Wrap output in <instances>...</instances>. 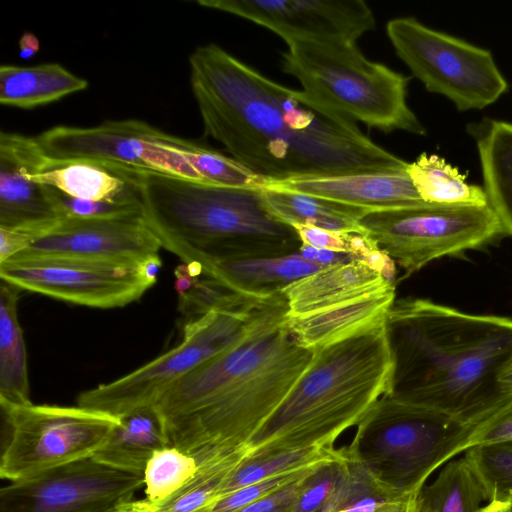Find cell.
<instances>
[{
	"mask_svg": "<svg viewBox=\"0 0 512 512\" xmlns=\"http://www.w3.org/2000/svg\"><path fill=\"white\" fill-rule=\"evenodd\" d=\"M189 68L205 135L267 184L408 169L353 120L304 90L265 77L217 44L196 47Z\"/></svg>",
	"mask_w": 512,
	"mask_h": 512,
	"instance_id": "cell-1",
	"label": "cell"
},
{
	"mask_svg": "<svg viewBox=\"0 0 512 512\" xmlns=\"http://www.w3.org/2000/svg\"><path fill=\"white\" fill-rule=\"evenodd\" d=\"M287 319L281 293L245 338L165 391L151 409L169 446L206 462L247 445L313 358Z\"/></svg>",
	"mask_w": 512,
	"mask_h": 512,
	"instance_id": "cell-2",
	"label": "cell"
},
{
	"mask_svg": "<svg viewBox=\"0 0 512 512\" xmlns=\"http://www.w3.org/2000/svg\"><path fill=\"white\" fill-rule=\"evenodd\" d=\"M385 328L391 397L474 426L512 397L499 385L512 359V319L413 298L394 302Z\"/></svg>",
	"mask_w": 512,
	"mask_h": 512,
	"instance_id": "cell-3",
	"label": "cell"
},
{
	"mask_svg": "<svg viewBox=\"0 0 512 512\" xmlns=\"http://www.w3.org/2000/svg\"><path fill=\"white\" fill-rule=\"evenodd\" d=\"M140 198L144 219L162 247L204 275L219 263L299 251L295 229L266 207L261 189L201 185L165 175L117 170Z\"/></svg>",
	"mask_w": 512,
	"mask_h": 512,
	"instance_id": "cell-4",
	"label": "cell"
},
{
	"mask_svg": "<svg viewBox=\"0 0 512 512\" xmlns=\"http://www.w3.org/2000/svg\"><path fill=\"white\" fill-rule=\"evenodd\" d=\"M392 373L385 322L314 350L306 370L248 441L250 457L334 447L389 393Z\"/></svg>",
	"mask_w": 512,
	"mask_h": 512,
	"instance_id": "cell-5",
	"label": "cell"
},
{
	"mask_svg": "<svg viewBox=\"0 0 512 512\" xmlns=\"http://www.w3.org/2000/svg\"><path fill=\"white\" fill-rule=\"evenodd\" d=\"M475 427L385 394L342 450L386 496L416 498L436 469L466 451Z\"/></svg>",
	"mask_w": 512,
	"mask_h": 512,
	"instance_id": "cell-6",
	"label": "cell"
},
{
	"mask_svg": "<svg viewBox=\"0 0 512 512\" xmlns=\"http://www.w3.org/2000/svg\"><path fill=\"white\" fill-rule=\"evenodd\" d=\"M282 69L303 90L338 113L385 133L424 135L407 103L409 78L368 60L352 42L291 43Z\"/></svg>",
	"mask_w": 512,
	"mask_h": 512,
	"instance_id": "cell-7",
	"label": "cell"
},
{
	"mask_svg": "<svg viewBox=\"0 0 512 512\" xmlns=\"http://www.w3.org/2000/svg\"><path fill=\"white\" fill-rule=\"evenodd\" d=\"M280 293L263 298L242 295L227 307L183 324L176 347L119 379L80 393L77 405L117 417L151 409L171 385L245 338Z\"/></svg>",
	"mask_w": 512,
	"mask_h": 512,
	"instance_id": "cell-8",
	"label": "cell"
},
{
	"mask_svg": "<svg viewBox=\"0 0 512 512\" xmlns=\"http://www.w3.org/2000/svg\"><path fill=\"white\" fill-rule=\"evenodd\" d=\"M58 163L87 162L109 171L148 172L203 185L194 158L203 144L129 119L93 127L58 125L35 137Z\"/></svg>",
	"mask_w": 512,
	"mask_h": 512,
	"instance_id": "cell-9",
	"label": "cell"
},
{
	"mask_svg": "<svg viewBox=\"0 0 512 512\" xmlns=\"http://www.w3.org/2000/svg\"><path fill=\"white\" fill-rule=\"evenodd\" d=\"M0 406L10 430L0 476L10 482L93 457L120 423L117 416L78 405Z\"/></svg>",
	"mask_w": 512,
	"mask_h": 512,
	"instance_id": "cell-10",
	"label": "cell"
},
{
	"mask_svg": "<svg viewBox=\"0 0 512 512\" xmlns=\"http://www.w3.org/2000/svg\"><path fill=\"white\" fill-rule=\"evenodd\" d=\"M398 57L425 88L451 100L459 111L497 101L507 82L489 50L431 29L412 17L386 25Z\"/></svg>",
	"mask_w": 512,
	"mask_h": 512,
	"instance_id": "cell-11",
	"label": "cell"
},
{
	"mask_svg": "<svg viewBox=\"0 0 512 512\" xmlns=\"http://www.w3.org/2000/svg\"><path fill=\"white\" fill-rule=\"evenodd\" d=\"M360 225L406 275L438 258L481 247L503 233L489 205L424 203L370 212Z\"/></svg>",
	"mask_w": 512,
	"mask_h": 512,
	"instance_id": "cell-12",
	"label": "cell"
},
{
	"mask_svg": "<svg viewBox=\"0 0 512 512\" xmlns=\"http://www.w3.org/2000/svg\"><path fill=\"white\" fill-rule=\"evenodd\" d=\"M143 485V474L91 457L11 481L0 490V512H117Z\"/></svg>",
	"mask_w": 512,
	"mask_h": 512,
	"instance_id": "cell-13",
	"label": "cell"
},
{
	"mask_svg": "<svg viewBox=\"0 0 512 512\" xmlns=\"http://www.w3.org/2000/svg\"><path fill=\"white\" fill-rule=\"evenodd\" d=\"M0 279L20 290L100 309L128 305L151 288L137 266L57 258H10L0 263Z\"/></svg>",
	"mask_w": 512,
	"mask_h": 512,
	"instance_id": "cell-14",
	"label": "cell"
},
{
	"mask_svg": "<svg viewBox=\"0 0 512 512\" xmlns=\"http://www.w3.org/2000/svg\"><path fill=\"white\" fill-rule=\"evenodd\" d=\"M197 4L263 26L287 45L298 41L356 43L376 24L362 0H198Z\"/></svg>",
	"mask_w": 512,
	"mask_h": 512,
	"instance_id": "cell-15",
	"label": "cell"
},
{
	"mask_svg": "<svg viewBox=\"0 0 512 512\" xmlns=\"http://www.w3.org/2000/svg\"><path fill=\"white\" fill-rule=\"evenodd\" d=\"M163 248L144 217H66L36 238L17 258H57L136 267ZM13 258V257H12Z\"/></svg>",
	"mask_w": 512,
	"mask_h": 512,
	"instance_id": "cell-16",
	"label": "cell"
},
{
	"mask_svg": "<svg viewBox=\"0 0 512 512\" xmlns=\"http://www.w3.org/2000/svg\"><path fill=\"white\" fill-rule=\"evenodd\" d=\"M49 167L50 158L35 137L1 131L0 228L38 238L63 219L56 189L31 179Z\"/></svg>",
	"mask_w": 512,
	"mask_h": 512,
	"instance_id": "cell-17",
	"label": "cell"
},
{
	"mask_svg": "<svg viewBox=\"0 0 512 512\" xmlns=\"http://www.w3.org/2000/svg\"><path fill=\"white\" fill-rule=\"evenodd\" d=\"M266 186L360 207L370 212L424 204L406 170L320 175Z\"/></svg>",
	"mask_w": 512,
	"mask_h": 512,
	"instance_id": "cell-18",
	"label": "cell"
},
{
	"mask_svg": "<svg viewBox=\"0 0 512 512\" xmlns=\"http://www.w3.org/2000/svg\"><path fill=\"white\" fill-rule=\"evenodd\" d=\"M395 284L369 266L352 261L323 268L281 292L287 300L288 316L296 317L375 294L396 287Z\"/></svg>",
	"mask_w": 512,
	"mask_h": 512,
	"instance_id": "cell-19",
	"label": "cell"
},
{
	"mask_svg": "<svg viewBox=\"0 0 512 512\" xmlns=\"http://www.w3.org/2000/svg\"><path fill=\"white\" fill-rule=\"evenodd\" d=\"M395 288L362 296L311 314L288 316L287 327L296 342L309 350L342 341L385 322L395 302Z\"/></svg>",
	"mask_w": 512,
	"mask_h": 512,
	"instance_id": "cell-20",
	"label": "cell"
},
{
	"mask_svg": "<svg viewBox=\"0 0 512 512\" xmlns=\"http://www.w3.org/2000/svg\"><path fill=\"white\" fill-rule=\"evenodd\" d=\"M323 268L304 259L298 252L279 257L223 262L204 275L228 289L252 297H268L291 283Z\"/></svg>",
	"mask_w": 512,
	"mask_h": 512,
	"instance_id": "cell-21",
	"label": "cell"
},
{
	"mask_svg": "<svg viewBox=\"0 0 512 512\" xmlns=\"http://www.w3.org/2000/svg\"><path fill=\"white\" fill-rule=\"evenodd\" d=\"M88 85L86 79L59 63L30 67L2 64L0 67V103L3 106L32 109L83 91Z\"/></svg>",
	"mask_w": 512,
	"mask_h": 512,
	"instance_id": "cell-22",
	"label": "cell"
},
{
	"mask_svg": "<svg viewBox=\"0 0 512 512\" xmlns=\"http://www.w3.org/2000/svg\"><path fill=\"white\" fill-rule=\"evenodd\" d=\"M475 135L488 205L512 236V124L488 120Z\"/></svg>",
	"mask_w": 512,
	"mask_h": 512,
	"instance_id": "cell-23",
	"label": "cell"
},
{
	"mask_svg": "<svg viewBox=\"0 0 512 512\" xmlns=\"http://www.w3.org/2000/svg\"><path fill=\"white\" fill-rule=\"evenodd\" d=\"M267 209L280 221L338 231L368 233L360 220L370 211L294 191L265 186L261 189Z\"/></svg>",
	"mask_w": 512,
	"mask_h": 512,
	"instance_id": "cell-24",
	"label": "cell"
},
{
	"mask_svg": "<svg viewBox=\"0 0 512 512\" xmlns=\"http://www.w3.org/2000/svg\"><path fill=\"white\" fill-rule=\"evenodd\" d=\"M120 418L105 444L93 458L111 468L143 474L152 455L169 446L152 409L137 410Z\"/></svg>",
	"mask_w": 512,
	"mask_h": 512,
	"instance_id": "cell-25",
	"label": "cell"
},
{
	"mask_svg": "<svg viewBox=\"0 0 512 512\" xmlns=\"http://www.w3.org/2000/svg\"><path fill=\"white\" fill-rule=\"evenodd\" d=\"M20 289L0 284V402L29 404L30 386L23 332L17 315Z\"/></svg>",
	"mask_w": 512,
	"mask_h": 512,
	"instance_id": "cell-26",
	"label": "cell"
},
{
	"mask_svg": "<svg viewBox=\"0 0 512 512\" xmlns=\"http://www.w3.org/2000/svg\"><path fill=\"white\" fill-rule=\"evenodd\" d=\"M409 176L426 203L457 206H487L483 187L469 184L459 171L437 155L421 154L409 163Z\"/></svg>",
	"mask_w": 512,
	"mask_h": 512,
	"instance_id": "cell-27",
	"label": "cell"
},
{
	"mask_svg": "<svg viewBox=\"0 0 512 512\" xmlns=\"http://www.w3.org/2000/svg\"><path fill=\"white\" fill-rule=\"evenodd\" d=\"M482 486L464 457L447 462L417 496L419 512H480Z\"/></svg>",
	"mask_w": 512,
	"mask_h": 512,
	"instance_id": "cell-28",
	"label": "cell"
},
{
	"mask_svg": "<svg viewBox=\"0 0 512 512\" xmlns=\"http://www.w3.org/2000/svg\"><path fill=\"white\" fill-rule=\"evenodd\" d=\"M50 168L31 179L39 184L51 186L77 199H115L131 187L127 182L106 168L87 162L58 163L52 159Z\"/></svg>",
	"mask_w": 512,
	"mask_h": 512,
	"instance_id": "cell-29",
	"label": "cell"
},
{
	"mask_svg": "<svg viewBox=\"0 0 512 512\" xmlns=\"http://www.w3.org/2000/svg\"><path fill=\"white\" fill-rule=\"evenodd\" d=\"M341 456L342 449L315 447L248 457L223 481L220 498L258 481L333 461Z\"/></svg>",
	"mask_w": 512,
	"mask_h": 512,
	"instance_id": "cell-30",
	"label": "cell"
},
{
	"mask_svg": "<svg viewBox=\"0 0 512 512\" xmlns=\"http://www.w3.org/2000/svg\"><path fill=\"white\" fill-rule=\"evenodd\" d=\"M464 458L485 494L480 512H512V440L473 446Z\"/></svg>",
	"mask_w": 512,
	"mask_h": 512,
	"instance_id": "cell-31",
	"label": "cell"
},
{
	"mask_svg": "<svg viewBox=\"0 0 512 512\" xmlns=\"http://www.w3.org/2000/svg\"><path fill=\"white\" fill-rule=\"evenodd\" d=\"M202 463L173 446L157 450L143 472L145 500L155 508L168 503L196 476Z\"/></svg>",
	"mask_w": 512,
	"mask_h": 512,
	"instance_id": "cell-32",
	"label": "cell"
},
{
	"mask_svg": "<svg viewBox=\"0 0 512 512\" xmlns=\"http://www.w3.org/2000/svg\"><path fill=\"white\" fill-rule=\"evenodd\" d=\"M348 470L349 463L343 450L340 458L316 467L304 481L289 512L321 511L340 487Z\"/></svg>",
	"mask_w": 512,
	"mask_h": 512,
	"instance_id": "cell-33",
	"label": "cell"
},
{
	"mask_svg": "<svg viewBox=\"0 0 512 512\" xmlns=\"http://www.w3.org/2000/svg\"><path fill=\"white\" fill-rule=\"evenodd\" d=\"M56 195L63 218L121 219L144 217L142 202L132 187L122 196L110 200L77 199L57 189Z\"/></svg>",
	"mask_w": 512,
	"mask_h": 512,
	"instance_id": "cell-34",
	"label": "cell"
},
{
	"mask_svg": "<svg viewBox=\"0 0 512 512\" xmlns=\"http://www.w3.org/2000/svg\"><path fill=\"white\" fill-rule=\"evenodd\" d=\"M243 294L236 293L219 281L205 276L186 294L179 296L178 311L183 324L197 319L211 310L221 309L236 302Z\"/></svg>",
	"mask_w": 512,
	"mask_h": 512,
	"instance_id": "cell-35",
	"label": "cell"
},
{
	"mask_svg": "<svg viewBox=\"0 0 512 512\" xmlns=\"http://www.w3.org/2000/svg\"><path fill=\"white\" fill-rule=\"evenodd\" d=\"M319 465L270 477L237 489L219 498L208 512H235L242 507L286 488Z\"/></svg>",
	"mask_w": 512,
	"mask_h": 512,
	"instance_id": "cell-36",
	"label": "cell"
},
{
	"mask_svg": "<svg viewBox=\"0 0 512 512\" xmlns=\"http://www.w3.org/2000/svg\"><path fill=\"white\" fill-rule=\"evenodd\" d=\"M510 440H512V397L475 427L466 450L477 445Z\"/></svg>",
	"mask_w": 512,
	"mask_h": 512,
	"instance_id": "cell-37",
	"label": "cell"
},
{
	"mask_svg": "<svg viewBox=\"0 0 512 512\" xmlns=\"http://www.w3.org/2000/svg\"><path fill=\"white\" fill-rule=\"evenodd\" d=\"M313 470L286 488L242 507L235 512H289V509L297 498L304 481L313 472Z\"/></svg>",
	"mask_w": 512,
	"mask_h": 512,
	"instance_id": "cell-38",
	"label": "cell"
},
{
	"mask_svg": "<svg viewBox=\"0 0 512 512\" xmlns=\"http://www.w3.org/2000/svg\"><path fill=\"white\" fill-rule=\"evenodd\" d=\"M416 498L393 499L369 497L361 501L320 512H409L416 504Z\"/></svg>",
	"mask_w": 512,
	"mask_h": 512,
	"instance_id": "cell-39",
	"label": "cell"
},
{
	"mask_svg": "<svg viewBox=\"0 0 512 512\" xmlns=\"http://www.w3.org/2000/svg\"><path fill=\"white\" fill-rule=\"evenodd\" d=\"M36 238L29 232L0 228V263L26 249Z\"/></svg>",
	"mask_w": 512,
	"mask_h": 512,
	"instance_id": "cell-40",
	"label": "cell"
},
{
	"mask_svg": "<svg viewBox=\"0 0 512 512\" xmlns=\"http://www.w3.org/2000/svg\"><path fill=\"white\" fill-rule=\"evenodd\" d=\"M298 253L306 260L328 267L355 261L349 254L302 244Z\"/></svg>",
	"mask_w": 512,
	"mask_h": 512,
	"instance_id": "cell-41",
	"label": "cell"
},
{
	"mask_svg": "<svg viewBox=\"0 0 512 512\" xmlns=\"http://www.w3.org/2000/svg\"><path fill=\"white\" fill-rule=\"evenodd\" d=\"M162 261L159 254L149 256L138 266V272L144 281L152 287L157 282V276L160 272Z\"/></svg>",
	"mask_w": 512,
	"mask_h": 512,
	"instance_id": "cell-42",
	"label": "cell"
},
{
	"mask_svg": "<svg viewBox=\"0 0 512 512\" xmlns=\"http://www.w3.org/2000/svg\"><path fill=\"white\" fill-rule=\"evenodd\" d=\"M174 274L176 277L174 288L179 296L189 292L199 280V278L192 277L189 274L187 263L185 262L176 267Z\"/></svg>",
	"mask_w": 512,
	"mask_h": 512,
	"instance_id": "cell-43",
	"label": "cell"
},
{
	"mask_svg": "<svg viewBox=\"0 0 512 512\" xmlns=\"http://www.w3.org/2000/svg\"><path fill=\"white\" fill-rule=\"evenodd\" d=\"M19 55L28 60L34 57L40 49V41L32 32H24L19 38Z\"/></svg>",
	"mask_w": 512,
	"mask_h": 512,
	"instance_id": "cell-44",
	"label": "cell"
},
{
	"mask_svg": "<svg viewBox=\"0 0 512 512\" xmlns=\"http://www.w3.org/2000/svg\"><path fill=\"white\" fill-rule=\"evenodd\" d=\"M117 512H157V510L145 499H142L127 502Z\"/></svg>",
	"mask_w": 512,
	"mask_h": 512,
	"instance_id": "cell-45",
	"label": "cell"
},
{
	"mask_svg": "<svg viewBox=\"0 0 512 512\" xmlns=\"http://www.w3.org/2000/svg\"><path fill=\"white\" fill-rule=\"evenodd\" d=\"M499 385L504 393L512 396V359L502 370L499 376Z\"/></svg>",
	"mask_w": 512,
	"mask_h": 512,
	"instance_id": "cell-46",
	"label": "cell"
},
{
	"mask_svg": "<svg viewBox=\"0 0 512 512\" xmlns=\"http://www.w3.org/2000/svg\"><path fill=\"white\" fill-rule=\"evenodd\" d=\"M409 512H418L417 501H416L415 506Z\"/></svg>",
	"mask_w": 512,
	"mask_h": 512,
	"instance_id": "cell-47",
	"label": "cell"
},
{
	"mask_svg": "<svg viewBox=\"0 0 512 512\" xmlns=\"http://www.w3.org/2000/svg\"><path fill=\"white\" fill-rule=\"evenodd\" d=\"M419 512V511H418Z\"/></svg>",
	"mask_w": 512,
	"mask_h": 512,
	"instance_id": "cell-48",
	"label": "cell"
}]
</instances>
